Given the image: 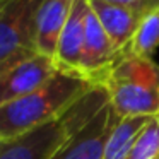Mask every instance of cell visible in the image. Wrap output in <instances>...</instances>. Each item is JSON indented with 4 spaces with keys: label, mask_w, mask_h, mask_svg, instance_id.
<instances>
[{
    "label": "cell",
    "mask_w": 159,
    "mask_h": 159,
    "mask_svg": "<svg viewBox=\"0 0 159 159\" xmlns=\"http://www.w3.org/2000/svg\"><path fill=\"white\" fill-rule=\"evenodd\" d=\"M94 84L77 74L58 72L24 98L0 106V137L9 140L60 118Z\"/></svg>",
    "instance_id": "obj_1"
},
{
    "label": "cell",
    "mask_w": 159,
    "mask_h": 159,
    "mask_svg": "<svg viewBox=\"0 0 159 159\" xmlns=\"http://www.w3.org/2000/svg\"><path fill=\"white\" fill-rule=\"evenodd\" d=\"M110 103L104 87L94 84L60 118L0 142V159H52L58 149Z\"/></svg>",
    "instance_id": "obj_2"
},
{
    "label": "cell",
    "mask_w": 159,
    "mask_h": 159,
    "mask_svg": "<svg viewBox=\"0 0 159 159\" xmlns=\"http://www.w3.org/2000/svg\"><path fill=\"white\" fill-rule=\"evenodd\" d=\"M98 86L104 87L120 118L159 115V63L152 58L121 53Z\"/></svg>",
    "instance_id": "obj_3"
},
{
    "label": "cell",
    "mask_w": 159,
    "mask_h": 159,
    "mask_svg": "<svg viewBox=\"0 0 159 159\" xmlns=\"http://www.w3.org/2000/svg\"><path fill=\"white\" fill-rule=\"evenodd\" d=\"M43 0H9L0 9V74L38 55L36 21Z\"/></svg>",
    "instance_id": "obj_4"
},
{
    "label": "cell",
    "mask_w": 159,
    "mask_h": 159,
    "mask_svg": "<svg viewBox=\"0 0 159 159\" xmlns=\"http://www.w3.org/2000/svg\"><path fill=\"white\" fill-rule=\"evenodd\" d=\"M120 116L108 103L80 127L52 159H103L106 144Z\"/></svg>",
    "instance_id": "obj_5"
},
{
    "label": "cell",
    "mask_w": 159,
    "mask_h": 159,
    "mask_svg": "<svg viewBox=\"0 0 159 159\" xmlns=\"http://www.w3.org/2000/svg\"><path fill=\"white\" fill-rule=\"evenodd\" d=\"M57 72L55 60L41 53L11 67L0 74V106L34 93Z\"/></svg>",
    "instance_id": "obj_6"
},
{
    "label": "cell",
    "mask_w": 159,
    "mask_h": 159,
    "mask_svg": "<svg viewBox=\"0 0 159 159\" xmlns=\"http://www.w3.org/2000/svg\"><path fill=\"white\" fill-rule=\"evenodd\" d=\"M120 57L121 52L115 48L110 36L106 34L103 26L89 9L86 16V28H84L80 75L98 86Z\"/></svg>",
    "instance_id": "obj_7"
},
{
    "label": "cell",
    "mask_w": 159,
    "mask_h": 159,
    "mask_svg": "<svg viewBox=\"0 0 159 159\" xmlns=\"http://www.w3.org/2000/svg\"><path fill=\"white\" fill-rule=\"evenodd\" d=\"M87 11H89L87 0H74L69 19L60 33L55 52V63L62 72L80 75V58H82Z\"/></svg>",
    "instance_id": "obj_8"
},
{
    "label": "cell",
    "mask_w": 159,
    "mask_h": 159,
    "mask_svg": "<svg viewBox=\"0 0 159 159\" xmlns=\"http://www.w3.org/2000/svg\"><path fill=\"white\" fill-rule=\"evenodd\" d=\"M87 4L96 19L99 21V24L103 26V29L106 31V34L110 36L115 48L123 53L128 48L135 31L145 16L132 9L104 2V0H87Z\"/></svg>",
    "instance_id": "obj_9"
},
{
    "label": "cell",
    "mask_w": 159,
    "mask_h": 159,
    "mask_svg": "<svg viewBox=\"0 0 159 159\" xmlns=\"http://www.w3.org/2000/svg\"><path fill=\"white\" fill-rule=\"evenodd\" d=\"M74 0H43L36 21V46L38 53L55 60L60 33L69 19Z\"/></svg>",
    "instance_id": "obj_10"
},
{
    "label": "cell",
    "mask_w": 159,
    "mask_h": 159,
    "mask_svg": "<svg viewBox=\"0 0 159 159\" xmlns=\"http://www.w3.org/2000/svg\"><path fill=\"white\" fill-rule=\"evenodd\" d=\"M151 118L134 116V118H120L116 127L111 132V137L106 144L103 159H125L130 152L134 142L139 134L144 130Z\"/></svg>",
    "instance_id": "obj_11"
},
{
    "label": "cell",
    "mask_w": 159,
    "mask_h": 159,
    "mask_svg": "<svg viewBox=\"0 0 159 159\" xmlns=\"http://www.w3.org/2000/svg\"><path fill=\"white\" fill-rule=\"evenodd\" d=\"M159 48V11L151 12L142 19L128 48L123 53H130L140 58H152Z\"/></svg>",
    "instance_id": "obj_12"
},
{
    "label": "cell",
    "mask_w": 159,
    "mask_h": 159,
    "mask_svg": "<svg viewBox=\"0 0 159 159\" xmlns=\"http://www.w3.org/2000/svg\"><path fill=\"white\" fill-rule=\"evenodd\" d=\"M125 159H159V115L147 121Z\"/></svg>",
    "instance_id": "obj_13"
},
{
    "label": "cell",
    "mask_w": 159,
    "mask_h": 159,
    "mask_svg": "<svg viewBox=\"0 0 159 159\" xmlns=\"http://www.w3.org/2000/svg\"><path fill=\"white\" fill-rule=\"evenodd\" d=\"M104 2L132 9V11L139 12V14H142V16H147V14H151V12L159 11V0H104Z\"/></svg>",
    "instance_id": "obj_14"
},
{
    "label": "cell",
    "mask_w": 159,
    "mask_h": 159,
    "mask_svg": "<svg viewBox=\"0 0 159 159\" xmlns=\"http://www.w3.org/2000/svg\"><path fill=\"white\" fill-rule=\"evenodd\" d=\"M7 2H9V0H5V2H0V9L4 7V5H5V4H7Z\"/></svg>",
    "instance_id": "obj_15"
},
{
    "label": "cell",
    "mask_w": 159,
    "mask_h": 159,
    "mask_svg": "<svg viewBox=\"0 0 159 159\" xmlns=\"http://www.w3.org/2000/svg\"><path fill=\"white\" fill-rule=\"evenodd\" d=\"M0 2H5V0H0Z\"/></svg>",
    "instance_id": "obj_16"
},
{
    "label": "cell",
    "mask_w": 159,
    "mask_h": 159,
    "mask_svg": "<svg viewBox=\"0 0 159 159\" xmlns=\"http://www.w3.org/2000/svg\"><path fill=\"white\" fill-rule=\"evenodd\" d=\"M0 142H2V137H0Z\"/></svg>",
    "instance_id": "obj_17"
}]
</instances>
